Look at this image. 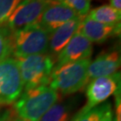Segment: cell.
<instances>
[{
  "label": "cell",
  "instance_id": "cell-6",
  "mask_svg": "<svg viewBox=\"0 0 121 121\" xmlns=\"http://www.w3.org/2000/svg\"><path fill=\"white\" fill-rule=\"evenodd\" d=\"M54 0H21L6 22L11 32L39 23L45 9Z\"/></svg>",
  "mask_w": 121,
  "mask_h": 121
},
{
  "label": "cell",
  "instance_id": "cell-19",
  "mask_svg": "<svg viewBox=\"0 0 121 121\" xmlns=\"http://www.w3.org/2000/svg\"><path fill=\"white\" fill-rule=\"evenodd\" d=\"M116 96V117H114L115 121H121V97L120 91L116 92L114 94Z\"/></svg>",
  "mask_w": 121,
  "mask_h": 121
},
{
  "label": "cell",
  "instance_id": "cell-8",
  "mask_svg": "<svg viewBox=\"0 0 121 121\" xmlns=\"http://www.w3.org/2000/svg\"><path fill=\"white\" fill-rule=\"evenodd\" d=\"M92 51V43L78 29L67 45L57 56V62L54 66L90 59Z\"/></svg>",
  "mask_w": 121,
  "mask_h": 121
},
{
  "label": "cell",
  "instance_id": "cell-10",
  "mask_svg": "<svg viewBox=\"0 0 121 121\" xmlns=\"http://www.w3.org/2000/svg\"><path fill=\"white\" fill-rule=\"evenodd\" d=\"M77 18L81 17L65 5L55 1L45 9L39 24L50 34L64 24Z\"/></svg>",
  "mask_w": 121,
  "mask_h": 121
},
{
  "label": "cell",
  "instance_id": "cell-7",
  "mask_svg": "<svg viewBox=\"0 0 121 121\" xmlns=\"http://www.w3.org/2000/svg\"><path fill=\"white\" fill-rule=\"evenodd\" d=\"M120 91V72L90 81L87 87V108L102 104L109 96Z\"/></svg>",
  "mask_w": 121,
  "mask_h": 121
},
{
  "label": "cell",
  "instance_id": "cell-20",
  "mask_svg": "<svg viewBox=\"0 0 121 121\" xmlns=\"http://www.w3.org/2000/svg\"><path fill=\"white\" fill-rule=\"evenodd\" d=\"M12 113L10 110H5L0 112V121H12Z\"/></svg>",
  "mask_w": 121,
  "mask_h": 121
},
{
  "label": "cell",
  "instance_id": "cell-23",
  "mask_svg": "<svg viewBox=\"0 0 121 121\" xmlns=\"http://www.w3.org/2000/svg\"><path fill=\"white\" fill-rule=\"evenodd\" d=\"M12 121H28V120H25L24 119H21V118H20V117H17V118H15V119H14Z\"/></svg>",
  "mask_w": 121,
  "mask_h": 121
},
{
  "label": "cell",
  "instance_id": "cell-17",
  "mask_svg": "<svg viewBox=\"0 0 121 121\" xmlns=\"http://www.w3.org/2000/svg\"><path fill=\"white\" fill-rule=\"evenodd\" d=\"M73 9L81 18H85L90 11L91 0H54Z\"/></svg>",
  "mask_w": 121,
  "mask_h": 121
},
{
  "label": "cell",
  "instance_id": "cell-11",
  "mask_svg": "<svg viewBox=\"0 0 121 121\" xmlns=\"http://www.w3.org/2000/svg\"><path fill=\"white\" fill-rule=\"evenodd\" d=\"M79 32L91 43H103L109 38L120 35V24L115 25L104 24L85 17L79 28Z\"/></svg>",
  "mask_w": 121,
  "mask_h": 121
},
{
  "label": "cell",
  "instance_id": "cell-21",
  "mask_svg": "<svg viewBox=\"0 0 121 121\" xmlns=\"http://www.w3.org/2000/svg\"><path fill=\"white\" fill-rule=\"evenodd\" d=\"M113 119H114V117H113V112L111 107L105 112V114L99 121H113Z\"/></svg>",
  "mask_w": 121,
  "mask_h": 121
},
{
  "label": "cell",
  "instance_id": "cell-16",
  "mask_svg": "<svg viewBox=\"0 0 121 121\" xmlns=\"http://www.w3.org/2000/svg\"><path fill=\"white\" fill-rule=\"evenodd\" d=\"M12 55V32L6 25H0V63Z\"/></svg>",
  "mask_w": 121,
  "mask_h": 121
},
{
  "label": "cell",
  "instance_id": "cell-15",
  "mask_svg": "<svg viewBox=\"0 0 121 121\" xmlns=\"http://www.w3.org/2000/svg\"><path fill=\"white\" fill-rule=\"evenodd\" d=\"M111 107L109 102H105L93 108H87L85 105L74 116L71 121H99L105 112Z\"/></svg>",
  "mask_w": 121,
  "mask_h": 121
},
{
  "label": "cell",
  "instance_id": "cell-14",
  "mask_svg": "<svg viewBox=\"0 0 121 121\" xmlns=\"http://www.w3.org/2000/svg\"><path fill=\"white\" fill-rule=\"evenodd\" d=\"M75 103L74 100L56 102L41 117L39 121H68Z\"/></svg>",
  "mask_w": 121,
  "mask_h": 121
},
{
  "label": "cell",
  "instance_id": "cell-12",
  "mask_svg": "<svg viewBox=\"0 0 121 121\" xmlns=\"http://www.w3.org/2000/svg\"><path fill=\"white\" fill-rule=\"evenodd\" d=\"M84 18H77L65 23L50 35L49 52L51 56H58L78 30Z\"/></svg>",
  "mask_w": 121,
  "mask_h": 121
},
{
  "label": "cell",
  "instance_id": "cell-5",
  "mask_svg": "<svg viewBox=\"0 0 121 121\" xmlns=\"http://www.w3.org/2000/svg\"><path fill=\"white\" fill-rule=\"evenodd\" d=\"M24 86L17 60L9 57L0 63V105H11L23 93Z\"/></svg>",
  "mask_w": 121,
  "mask_h": 121
},
{
  "label": "cell",
  "instance_id": "cell-13",
  "mask_svg": "<svg viewBox=\"0 0 121 121\" xmlns=\"http://www.w3.org/2000/svg\"><path fill=\"white\" fill-rule=\"evenodd\" d=\"M87 17L104 24L115 25L120 24L121 12L113 9L109 5H103L90 10Z\"/></svg>",
  "mask_w": 121,
  "mask_h": 121
},
{
  "label": "cell",
  "instance_id": "cell-2",
  "mask_svg": "<svg viewBox=\"0 0 121 121\" xmlns=\"http://www.w3.org/2000/svg\"><path fill=\"white\" fill-rule=\"evenodd\" d=\"M91 62L87 59L54 66L50 78V87L63 95L76 93L88 83L87 69Z\"/></svg>",
  "mask_w": 121,
  "mask_h": 121
},
{
  "label": "cell",
  "instance_id": "cell-18",
  "mask_svg": "<svg viewBox=\"0 0 121 121\" xmlns=\"http://www.w3.org/2000/svg\"><path fill=\"white\" fill-rule=\"evenodd\" d=\"M21 0H0V25L6 24Z\"/></svg>",
  "mask_w": 121,
  "mask_h": 121
},
{
  "label": "cell",
  "instance_id": "cell-3",
  "mask_svg": "<svg viewBox=\"0 0 121 121\" xmlns=\"http://www.w3.org/2000/svg\"><path fill=\"white\" fill-rule=\"evenodd\" d=\"M50 33L41 25H30L12 32V54L14 58L47 53Z\"/></svg>",
  "mask_w": 121,
  "mask_h": 121
},
{
  "label": "cell",
  "instance_id": "cell-4",
  "mask_svg": "<svg viewBox=\"0 0 121 121\" xmlns=\"http://www.w3.org/2000/svg\"><path fill=\"white\" fill-rule=\"evenodd\" d=\"M18 64L24 91L48 85L55 60L50 54H38L15 58Z\"/></svg>",
  "mask_w": 121,
  "mask_h": 121
},
{
  "label": "cell",
  "instance_id": "cell-9",
  "mask_svg": "<svg viewBox=\"0 0 121 121\" xmlns=\"http://www.w3.org/2000/svg\"><path fill=\"white\" fill-rule=\"evenodd\" d=\"M120 52L118 49L102 52L89 64L87 69L88 81L116 73L120 68Z\"/></svg>",
  "mask_w": 121,
  "mask_h": 121
},
{
  "label": "cell",
  "instance_id": "cell-1",
  "mask_svg": "<svg viewBox=\"0 0 121 121\" xmlns=\"http://www.w3.org/2000/svg\"><path fill=\"white\" fill-rule=\"evenodd\" d=\"M59 99V93L48 85L24 91L14 104L18 117L28 121H39Z\"/></svg>",
  "mask_w": 121,
  "mask_h": 121
},
{
  "label": "cell",
  "instance_id": "cell-22",
  "mask_svg": "<svg viewBox=\"0 0 121 121\" xmlns=\"http://www.w3.org/2000/svg\"><path fill=\"white\" fill-rule=\"evenodd\" d=\"M109 2L110 6L116 9L117 11L121 12V0H109Z\"/></svg>",
  "mask_w": 121,
  "mask_h": 121
},
{
  "label": "cell",
  "instance_id": "cell-24",
  "mask_svg": "<svg viewBox=\"0 0 121 121\" xmlns=\"http://www.w3.org/2000/svg\"><path fill=\"white\" fill-rule=\"evenodd\" d=\"M113 121H115V120H114V119H113Z\"/></svg>",
  "mask_w": 121,
  "mask_h": 121
}]
</instances>
